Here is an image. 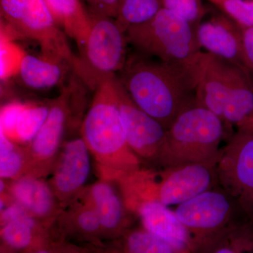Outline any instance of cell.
<instances>
[{"mask_svg": "<svg viewBox=\"0 0 253 253\" xmlns=\"http://www.w3.org/2000/svg\"><path fill=\"white\" fill-rule=\"evenodd\" d=\"M90 151L83 137L66 143L55 170L53 184L59 197H67L81 189L91 169Z\"/></svg>", "mask_w": 253, "mask_h": 253, "instance_id": "11", "label": "cell"}, {"mask_svg": "<svg viewBox=\"0 0 253 253\" xmlns=\"http://www.w3.org/2000/svg\"><path fill=\"white\" fill-rule=\"evenodd\" d=\"M91 27L81 50L80 79L94 89L101 78L116 74L124 67L126 57V33L116 19L89 10Z\"/></svg>", "mask_w": 253, "mask_h": 253, "instance_id": "6", "label": "cell"}, {"mask_svg": "<svg viewBox=\"0 0 253 253\" xmlns=\"http://www.w3.org/2000/svg\"><path fill=\"white\" fill-rule=\"evenodd\" d=\"M72 82L65 86L59 96L51 101L49 111L44 124L29 145L31 157L45 162L57 152L63 139L71 113V106L79 87Z\"/></svg>", "mask_w": 253, "mask_h": 253, "instance_id": "9", "label": "cell"}, {"mask_svg": "<svg viewBox=\"0 0 253 253\" xmlns=\"http://www.w3.org/2000/svg\"><path fill=\"white\" fill-rule=\"evenodd\" d=\"M50 104L22 103L15 123L11 141L14 142L30 144L44 124Z\"/></svg>", "mask_w": 253, "mask_h": 253, "instance_id": "21", "label": "cell"}, {"mask_svg": "<svg viewBox=\"0 0 253 253\" xmlns=\"http://www.w3.org/2000/svg\"><path fill=\"white\" fill-rule=\"evenodd\" d=\"M0 14L18 38L36 42L42 53L67 63L79 74L81 59L73 54L46 0H0Z\"/></svg>", "mask_w": 253, "mask_h": 253, "instance_id": "5", "label": "cell"}, {"mask_svg": "<svg viewBox=\"0 0 253 253\" xmlns=\"http://www.w3.org/2000/svg\"><path fill=\"white\" fill-rule=\"evenodd\" d=\"M94 91L82 126V137L98 163L113 169L130 150L118 106L117 75L103 76Z\"/></svg>", "mask_w": 253, "mask_h": 253, "instance_id": "3", "label": "cell"}, {"mask_svg": "<svg viewBox=\"0 0 253 253\" xmlns=\"http://www.w3.org/2000/svg\"><path fill=\"white\" fill-rule=\"evenodd\" d=\"M230 209L223 194L205 192L178 206L175 214L184 226L194 229H212L225 219Z\"/></svg>", "mask_w": 253, "mask_h": 253, "instance_id": "12", "label": "cell"}, {"mask_svg": "<svg viewBox=\"0 0 253 253\" xmlns=\"http://www.w3.org/2000/svg\"><path fill=\"white\" fill-rule=\"evenodd\" d=\"M11 193L16 202L36 219H45L54 211V191L42 180L21 178L12 184Z\"/></svg>", "mask_w": 253, "mask_h": 253, "instance_id": "18", "label": "cell"}, {"mask_svg": "<svg viewBox=\"0 0 253 253\" xmlns=\"http://www.w3.org/2000/svg\"><path fill=\"white\" fill-rule=\"evenodd\" d=\"M61 245L62 243L51 241L47 236L40 244L23 253H59Z\"/></svg>", "mask_w": 253, "mask_h": 253, "instance_id": "31", "label": "cell"}, {"mask_svg": "<svg viewBox=\"0 0 253 253\" xmlns=\"http://www.w3.org/2000/svg\"><path fill=\"white\" fill-rule=\"evenodd\" d=\"M1 253H20L16 252V251H12V250L7 249L4 247V246H1Z\"/></svg>", "mask_w": 253, "mask_h": 253, "instance_id": "34", "label": "cell"}, {"mask_svg": "<svg viewBox=\"0 0 253 253\" xmlns=\"http://www.w3.org/2000/svg\"><path fill=\"white\" fill-rule=\"evenodd\" d=\"M117 94L126 142L130 149L141 156H150L166 149L167 129L136 106L118 76Z\"/></svg>", "mask_w": 253, "mask_h": 253, "instance_id": "8", "label": "cell"}, {"mask_svg": "<svg viewBox=\"0 0 253 253\" xmlns=\"http://www.w3.org/2000/svg\"><path fill=\"white\" fill-rule=\"evenodd\" d=\"M126 36L139 54L166 62H186L201 51L196 28L164 8L147 22L129 28Z\"/></svg>", "mask_w": 253, "mask_h": 253, "instance_id": "4", "label": "cell"}, {"mask_svg": "<svg viewBox=\"0 0 253 253\" xmlns=\"http://www.w3.org/2000/svg\"><path fill=\"white\" fill-rule=\"evenodd\" d=\"M224 133L223 121L195 102L177 116L167 129L166 149L180 152H204L217 146Z\"/></svg>", "mask_w": 253, "mask_h": 253, "instance_id": "7", "label": "cell"}, {"mask_svg": "<svg viewBox=\"0 0 253 253\" xmlns=\"http://www.w3.org/2000/svg\"><path fill=\"white\" fill-rule=\"evenodd\" d=\"M239 26L242 38L245 63L249 71H253V27Z\"/></svg>", "mask_w": 253, "mask_h": 253, "instance_id": "29", "label": "cell"}, {"mask_svg": "<svg viewBox=\"0 0 253 253\" xmlns=\"http://www.w3.org/2000/svg\"><path fill=\"white\" fill-rule=\"evenodd\" d=\"M240 127H246L249 128V129H253V116L252 118H250L248 120L246 123H244Z\"/></svg>", "mask_w": 253, "mask_h": 253, "instance_id": "33", "label": "cell"}, {"mask_svg": "<svg viewBox=\"0 0 253 253\" xmlns=\"http://www.w3.org/2000/svg\"><path fill=\"white\" fill-rule=\"evenodd\" d=\"M231 149L238 189L246 211L253 217V129L241 127Z\"/></svg>", "mask_w": 253, "mask_h": 253, "instance_id": "16", "label": "cell"}, {"mask_svg": "<svg viewBox=\"0 0 253 253\" xmlns=\"http://www.w3.org/2000/svg\"><path fill=\"white\" fill-rule=\"evenodd\" d=\"M0 182H1V192H3V190L4 189V182H3L2 181V179H1V181H0Z\"/></svg>", "mask_w": 253, "mask_h": 253, "instance_id": "36", "label": "cell"}, {"mask_svg": "<svg viewBox=\"0 0 253 253\" xmlns=\"http://www.w3.org/2000/svg\"><path fill=\"white\" fill-rule=\"evenodd\" d=\"M70 68L67 63L43 53L40 56L26 54L17 76L29 89L48 90L62 84Z\"/></svg>", "mask_w": 253, "mask_h": 253, "instance_id": "15", "label": "cell"}, {"mask_svg": "<svg viewBox=\"0 0 253 253\" xmlns=\"http://www.w3.org/2000/svg\"><path fill=\"white\" fill-rule=\"evenodd\" d=\"M163 8L194 26L199 22L206 11L201 0H162Z\"/></svg>", "mask_w": 253, "mask_h": 253, "instance_id": "28", "label": "cell"}, {"mask_svg": "<svg viewBox=\"0 0 253 253\" xmlns=\"http://www.w3.org/2000/svg\"><path fill=\"white\" fill-rule=\"evenodd\" d=\"M75 233L86 240L96 241L104 236L98 213L94 206L83 210L75 222Z\"/></svg>", "mask_w": 253, "mask_h": 253, "instance_id": "27", "label": "cell"}, {"mask_svg": "<svg viewBox=\"0 0 253 253\" xmlns=\"http://www.w3.org/2000/svg\"><path fill=\"white\" fill-rule=\"evenodd\" d=\"M227 17L243 26L253 27V0H208Z\"/></svg>", "mask_w": 253, "mask_h": 253, "instance_id": "26", "label": "cell"}, {"mask_svg": "<svg viewBox=\"0 0 253 253\" xmlns=\"http://www.w3.org/2000/svg\"><path fill=\"white\" fill-rule=\"evenodd\" d=\"M216 253H234L230 250L221 249L220 251H217Z\"/></svg>", "mask_w": 253, "mask_h": 253, "instance_id": "35", "label": "cell"}, {"mask_svg": "<svg viewBox=\"0 0 253 253\" xmlns=\"http://www.w3.org/2000/svg\"><path fill=\"white\" fill-rule=\"evenodd\" d=\"M211 181V173L204 166H186L163 181L160 189V201L166 206L180 205L205 192Z\"/></svg>", "mask_w": 253, "mask_h": 253, "instance_id": "13", "label": "cell"}, {"mask_svg": "<svg viewBox=\"0 0 253 253\" xmlns=\"http://www.w3.org/2000/svg\"><path fill=\"white\" fill-rule=\"evenodd\" d=\"M59 253H82L76 250L71 249L69 247H66V246L61 245V249H60Z\"/></svg>", "mask_w": 253, "mask_h": 253, "instance_id": "32", "label": "cell"}, {"mask_svg": "<svg viewBox=\"0 0 253 253\" xmlns=\"http://www.w3.org/2000/svg\"><path fill=\"white\" fill-rule=\"evenodd\" d=\"M46 2L58 26L77 43L81 51L90 30L89 11L81 0H46Z\"/></svg>", "mask_w": 253, "mask_h": 253, "instance_id": "17", "label": "cell"}, {"mask_svg": "<svg viewBox=\"0 0 253 253\" xmlns=\"http://www.w3.org/2000/svg\"><path fill=\"white\" fill-rule=\"evenodd\" d=\"M0 136V176L1 179H12L22 169L24 158L14 141L3 132Z\"/></svg>", "mask_w": 253, "mask_h": 253, "instance_id": "25", "label": "cell"}, {"mask_svg": "<svg viewBox=\"0 0 253 253\" xmlns=\"http://www.w3.org/2000/svg\"><path fill=\"white\" fill-rule=\"evenodd\" d=\"M145 229L168 243L173 249L180 250L188 241V233L175 213L161 201L145 202L139 208Z\"/></svg>", "mask_w": 253, "mask_h": 253, "instance_id": "14", "label": "cell"}, {"mask_svg": "<svg viewBox=\"0 0 253 253\" xmlns=\"http://www.w3.org/2000/svg\"><path fill=\"white\" fill-rule=\"evenodd\" d=\"M90 195L104 236L116 235L123 219V206L119 196L113 186L104 181L95 183L91 186Z\"/></svg>", "mask_w": 253, "mask_h": 253, "instance_id": "20", "label": "cell"}, {"mask_svg": "<svg viewBox=\"0 0 253 253\" xmlns=\"http://www.w3.org/2000/svg\"><path fill=\"white\" fill-rule=\"evenodd\" d=\"M162 8V0H120L115 19L126 33L129 28L150 21Z\"/></svg>", "mask_w": 253, "mask_h": 253, "instance_id": "22", "label": "cell"}, {"mask_svg": "<svg viewBox=\"0 0 253 253\" xmlns=\"http://www.w3.org/2000/svg\"><path fill=\"white\" fill-rule=\"evenodd\" d=\"M191 59L169 63L139 54L127 58L117 76L136 106L168 129L183 110L196 101Z\"/></svg>", "mask_w": 253, "mask_h": 253, "instance_id": "1", "label": "cell"}, {"mask_svg": "<svg viewBox=\"0 0 253 253\" xmlns=\"http://www.w3.org/2000/svg\"><path fill=\"white\" fill-rule=\"evenodd\" d=\"M91 11L98 14L116 18L117 16L120 0H86Z\"/></svg>", "mask_w": 253, "mask_h": 253, "instance_id": "30", "label": "cell"}, {"mask_svg": "<svg viewBox=\"0 0 253 253\" xmlns=\"http://www.w3.org/2000/svg\"><path fill=\"white\" fill-rule=\"evenodd\" d=\"M124 253H173L168 243L147 231H134L126 236Z\"/></svg>", "mask_w": 253, "mask_h": 253, "instance_id": "24", "label": "cell"}, {"mask_svg": "<svg viewBox=\"0 0 253 253\" xmlns=\"http://www.w3.org/2000/svg\"><path fill=\"white\" fill-rule=\"evenodd\" d=\"M16 38L6 26L1 25V79L17 76L21 61L26 53L15 44Z\"/></svg>", "mask_w": 253, "mask_h": 253, "instance_id": "23", "label": "cell"}, {"mask_svg": "<svg viewBox=\"0 0 253 253\" xmlns=\"http://www.w3.org/2000/svg\"><path fill=\"white\" fill-rule=\"evenodd\" d=\"M47 236L30 212L1 224V246L16 252H26Z\"/></svg>", "mask_w": 253, "mask_h": 253, "instance_id": "19", "label": "cell"}, {"mask_svg": "<svg viewBox=\"0 0 253 253\" xmlns=\"http://www.w3.org/2000/svg\"><path fill=\"white\" fill-rule=\"evenodd\" d=\"M196 99L223 121L240 126L253 116V82L247 68L199 51L191 59Z\"/></svg>", "mask_w": 253, "mask_h": 253, "instance_id": "2", "label": "cell"}, {"mask_svg": "<svg viewBox=\"0 0 253 253\" xmlns=\"http://www.w3.org/2000/svg\"><path fill=\"white\" fill-rule=\"evenodd\" d=\"M196 36L200 46L207 52L247 68L241 30L231 18L219 16L200 22L196 27Z\"/></svg>", "mask_w": 253, "mask_h": 253, "instance_id": "10", "label": "cell"}]
</instances>
